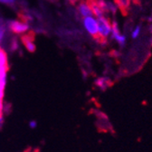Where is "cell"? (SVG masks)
Returning a JSON list of instances; mask_svg holds the SVG:
<instances>
[{
  "label": "cell",
  "mask_w": 152,
  "mask_h": 152,
  "mask_svg": "<svg viewBox=\"0 0 152 152\" xmlns=\"http://www.w3.org/2000/svg\"><path fill=\"white\" fill-rule=\"evenodd\" d=\"M98 23V39L100 43L105 42L110 35L111 22L107 16H102L97 18Z\"/></svg>",
  "instance_id": "obj_1"
},
{
  "label": "cell",
  "mask_w": 152,
  "mask_h": 152,
  "mask_svg": "<svg viewBox=\"0 0 152 152\" xmlns=\"http://www.w3.org/2000/svg\"><path fill=\"white\" fill-rule=\"evenodd\" d=\"M7 29L15 34H24L29 31V25L26 21L23 20H10L7 23Z\"/></svg>",
  "instance_id": "obj_2"
},
{
  "label": "cell",
  "mask_w": 152,
  "mask_h": 152,
  "mask_svg": "<svg viewBox=\"0 0 152 152\" xmlns=\"http://www.w3.org/2000/svg\"><path fill=\"white\" fill-rule=\"evenodd\" d=\"M83 26L85 31L95 39H98V23L97 18L91 16H87L83 18Z\"/></svg>",
  "instance_id": "obj_3"
},
{
  "label": "cell",
  "mask_w": 152,
  "mask_h": 152,
  "mask_svg": "<svg viewBox=\"0 0 152 152\" xmlns=\"http://www.w3.org/2000/svg\"><path fill=\"white\" fill-rule=\"evenodd\" d=\"M110 38L112 40H114L115 42H117V44L120 46H124L127 41V37L125 34H123L119 27V25L117 23V21H112L111 22V32H110Z\"/></svg>",
  "instance_id": "obj_4"
},
{
  "label": "cell",
  "mask_w": 152,
  "mask_h": 152,
  "mask_svg": "<svg viewBox=\"0 0 152 152\" xmlns=\"http://www.w3.org/2000/svg\"><path fill=\"white\" fill-rule=\"evenodd\" d=\"M21 40L24 44V45L26 46V48L27 49L28 52L30 53H34L36 49V46L34 45V34L31 33H26L24 34H22V37H21Z\"/></svg>",
  "instance_id": "obj_5"
},
{
  "label": "cell",
  "mask_w": 152,
  "mask_h": 152,
  "mask_svg": "<svg viewBox=\"0 0 152 152\" xmlns=\"http://www.w3.org/2000/svg\"><path fill=\"white\" fill-rule=\"evenodd\" d=\"M8 70L7 56L4 50L0 48V78L7 77V72Z\"/></svg>",
  "instance_id": "obj_6"
},
{
  "label": "cell",
  "mask_w": 152,
  "mask_h": 152,
  "mask_svg": "<svg viewBox=\"0 0 152 152\" xmlns=\"http://www.w3.org/2000/svg\"><path fill=\"white\" fill-rule=\"evenodd\" d=\"M77 12L83 18L93 15L91 9V7H90V6L87 3L86 0H82V1L79 3V5L77 7Z\"/></svg>",
  "instance_id": "obj_7"
},
{
  "label": "cell",
  "mask_w": 152,
  "mask_h": 152,
  "mask_svg": "<svg viewBox=\"0 0 152 152\" xmlns=\"http://www.w3.org/2000/svg\"><path fill=\"white\" fill-rule=\"evenodd\" d=\"M113 2L117 6L118 9L122 13H126L131 4V0H113Z\"/></svg>",
  "instance_id": "obj_8"
},
{
  "label": "cell",
  "mask_w": 152,
  "mask_h": 152,
  "mask_svg": "<svg viewBox=\"0 0 152 152\" xmlns=\"http://www.w3.org/2000/svg\"><path fill=\"white\" fill-rule=\"evenodd\" d=\"M7 30L8 29H7V24L5 22H3L2 20H0V45H1L2 42L4 41Z\"/></svg>",
  "instance_id": "obj_9"
},
{
  "label": "cell",
  "mask_w": 152,
  "mask_h": 152,
  "mask_svg": "<svg viewBox=\"0 0 152 152\" xmlns=\"http://www.w3.org/2000/svg\"><path fill=\"white\" fill-rule=\"evenodd\" d=\"M141 31H142V26L140 25H138L133 27L132 30L130 31V36L132 39H138L141 34Z\"/></svg>",
  "instance_id": "obj_10"
},
{
  "label": "cell",
  "mask_w": 152,
  "mask_h": 152,
  "mask_svg": "<svg viewBox=\"0 0 152 152\" xmlns=\"http://www.w3.org/2000/svg\"><path fill=\"white\" fill-rule=\"evenodd\" d=\"M10 46H11L12 51H15L18 48V43H17L16 38H13L12 41H11V45Z\"/></svg>",
  "instance_id": "obj_11"
},
{
  "label": "cell",
  "mask_w": 152,
  "mask_h": 152,
  "mask_svg": "<svg viewBox=\"0 0 152 152\" xmlns=\"http://www.w3.org/2000/svg\"><path fill=\"white\" fill-rule=\"evenodd\" d=\"M15 2V0H0V3L5 5H13Z\"/></svg>",
  "instance_id": "obj_12"
},
{
  "label": "cell",
  "mask_w": 152,
  "mask_h": 152,
  "mask_svg": "<svg viewBox=\"0 0 152 152\" xmlns=\"http://www.w3.org/2000/svg\"><path fill=\"white\" fill-rule=\"evenodd\" d=\"M29 126H30V128L34 129V128L37 126V123H36V121H31L29 122Z\"/></svg>",
  "instance_id": "obj_13"
},
{
  "label": "cell",
  "mask_w": 152,
  "mask_h": 152,
  "mask_svg": "<svg viewBox=\"0 0 152 152\" xmlns=\"http://www.w3.org/2000/svg\"><path fill=\"white\" fill-rule=\"evenodd\" d=\"M4 123V117H3V113H0V128L2 127Z\"/></svg>",
  "instance_id": "obj_14"
},
{
  "label": "cell",
  "mask_w": 152,
  "mask_h": 152,
  "mask_svg": "<svg viewBox=\"0 0 152 152\" xmlns=\"http://www.w3.org/2000/svg\"><path fill=\"white\" fill-rule=\"evenodd\" d=\"M67 1H68L71 5H75V4H77L78 2H80V0H67Z\"/></svg>",
  "instance_id": "obj_15"
},
{
  "label": "cell",
  "mask_w": 152,
  "mask_h": 152,
  "mask_svg": "<svg viewBox=\"0 0 152 152\" xmlns=\"http://www.w3.org/2000/svg\"><path fill=\"white\" fill-rule=\"evenodd\" d=\"M150 32L152 33V26H150Z\"/></svg>",
  "instance_id": "obj_16"
},
{
  "label": "cell",
  "mask_w": 152,
  "mask_h": 152,
  "mask_svg": "<svg viewBox=\"0 0 152 152\" xmlns=\"http://www.w3.org/2000/svg\"><path fill=\"white\" fill-rule=\"evenodd\" d=\"M150 43H151V45H152V37H151V39H150Z\"/></svg>",
  "instance_id": "obj_17"
},
{
  "label": "cell",
  "mask_w": 152,
  "mask_h": 152,
  "mask_svg": "<svg viewBox=\"0 0 152 152\" xmlns=\"http://www.w3.org/2000/svg\"><path fill=\"white\" fill-rule=\"evenodd\" d=\"M151 17H152V13H151Z\"/></svg>",
  "instance_id": "obj_18"
}]
</instances>
